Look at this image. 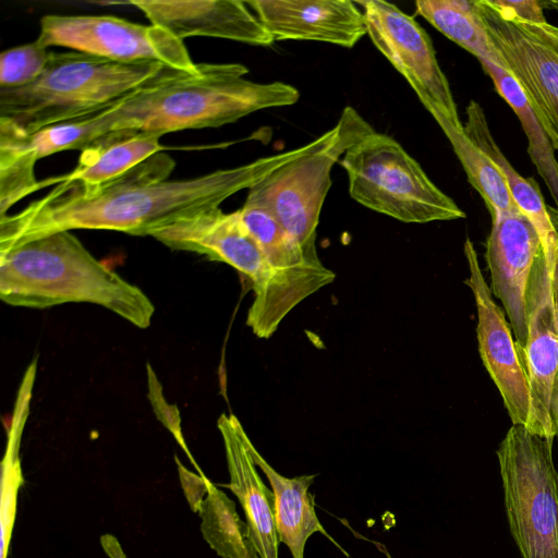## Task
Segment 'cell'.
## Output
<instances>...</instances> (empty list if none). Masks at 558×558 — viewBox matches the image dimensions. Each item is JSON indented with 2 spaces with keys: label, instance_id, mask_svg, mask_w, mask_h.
<instances>
[{
  "label": "cell",
  "instance_id": "1",
  "mask_svg": "<svg viewBox=\"0 0 558 558\" xmlns=\"http://www.w3.org/2000/svg\"><path fill=\"white\" fill-rule=\"evenodd\" d=\"M320 135L301 147L252 162L182 180H169L174 160L157 153L102 184L58 181L21 211L0 217V253L36 238L76 229L111 230L145 236L198 210L220 207L272 170L326 142Z\"/></svg>",
  "mask_w": 558,
  "mask_h": 558
},
{
  "label": "cell",
  "instance_id": "2",
  "mask_svg": "<svg viewBox=\"0 0 558 558\" xmlns=\"http://www.w3.org/2000/svg\"><path fill=\"white\" fill-rule=\"evenodd\" d=\"M241 63H197L195 72L178 71L140 87L87 114L94 142L112 133L163 135L191 129L218 128L253 112L291 106L300 92L283 82L244 78Z\"/></svg>",
  "mask_w": 558,
  "mask_h": 558
},
{
  "label": "cell",
  "instance_id": "3",
  "mask_svg": "<svg viewBox=\"0 0 558 558\" xmlns=\"http://www.w3.org/2000/svg\"><path fill=\"white\" fill-rule=\"evenodd\" d=\"M0 299L28 308L92 303L142 329L150 326L155 313L141 288L98 260L71 231L0 253Z\"/></svg>",
  "mask_w": 558,
  "mask_h": 558
},
{
  "label": "cell",
  "instance_id": "4",
  "mask_svg": "<svg viewBox=\"0 0 558 558\" xmlns=\"http://www.w3.org/2000/svg\"><path fill=\"white\" fill-rule=\"evenodd\" d=\"M178 71L160 63H122L77 51L51 52L35 82L0 88V119L31 135L98 111Z\"/></svg>",
  "mask_w": 558,
  "mask_h": 558
},
{
  "label": "cell",
  "instance_id": "5",
  "mask_svg": "<svg viewBox=\"0 0 558 558\" xmlns=\"http://www.w3.org/2000/svg\"><path fill=\"white\" fill-rule=\"evenodd\" d=\"M149 236L171 250L228 264L246 277L254 291L246 325L257 338H270L296 306L268 265L239 209L233 213H225L220 207L198 210L154 229Z\"/></svg>",
  "mask_w": 558,
  "mask_h": 558
},
{
  "label": "cell",
  "instance_id": "6",
  "mask_svg": "<svg viewBox=\"0 0 558 558\" xmlns=\"http://www.w3.org/2000/svg\"><path fill=\"white\" fill-rule=\"evenodd\" d=\"M339 162L348 174L350 196L371 210L407 223L465 217L399 142L373 128Z\"/></svg>",
  "mask_w": 558,
  "mask_h": 558
},
{
  "label": "cell",
  "instance_id": "7",
  "mask_svg": "<svg viewBox=\"0 0 558 558\" xmlns=\"http://www.w3.org/2000/svg\"><path fill=\"white\" fill-rule=\"evenodd\" d=\"M553 441L512 425L496 454L511 536L522 558H558V473Z\"/></svg>",
  "mask_w": 558,
  "mask_h": 558
},
{
  "label": "cell",
  "instance_id": "8",
  "mask_svg": "<svg viewBox=\"0 0 558 558\" xmlns=\"http://www.w3.org/2000/svg\"><path fill=\"white\" fill-rule=\"evenodd\" d=\"M371 129L355 109L345 107L327 142L272 170L248 190L246 198L268 209L312 260H320L316 229L332 166Z\"/></svg>",
  "mask_w": 558,
  "mask_h": 558
},
{
  "label": "cell",
  "instance_id": "9",
  "mask_svg": "<svg viewBox=\"0 0 558 558\" xmlns=\"http://www.w3.org/2000/svg\"><path fill=\"white\" fill-rule=\"evenodd\" d=\"M487 35L558 151V26L518 20L497 0H476Z\"/></svg>",
  "mask_w": 558,
  "mask_h": 558
},
{
  "label": "cell",
  "instance_id": "10",
  "mask_svg": "<svg viewBox=\"0 0 558 558\" xmlns=\"http://www.w3.org/2000/svg\"><path fill=\"white\" fill-rule=\"evenodd\" d=\"M37 40L122 63H160L195 72L184 41L155 25L110 15L48 14L40 19Z\"/></svg>",
  "mask_w": 558,
  "mask_h": 558
},
{
  "label": "cell",
  "instance_id": "11",
  "mask_svg": "<svg viewBox=\"0 0 558 558\" xmlns=\"http://www.w3.org/2000/svg\"><path fill=\"white\" fill-rule=\"evenodd\" d=\"M354 2L362 8L373 45L407 80L422 105L438 110L456 128L463 129L449 82L426 31L393 3Z\"/></svg>",
  "mask_w": 558,
  "mask_h": 558
},
{
  "label": "cell",
  "instance_id": "12",
  "mask_svg": "<svg viewBox=\"0 0 558 558\" xmlns=\"http://www.w3.org/2000/svg\"><path fill=\"white\" fill-rule=\"evenodd\" d=\"M525 307L527 339L523 348L517 347V351L531 390L532 424L529 430L553 441L555 432L549 399L558 371V258L549 263L543 250L533 264Z\"/></svg>",
  "mask_w": 558,
  "mask_h": 558
},
{
  "label": "cell",
  "instance_id": "13",
  "mask_svg": "<svg viewBox=\"0 0 558 558\" xmlns=\"http://www.w3.org/2000/svg\"><path fill=\"white\" fill-rule=\"evenodd\" d=\"M470 276L465 283L473 292L477 308L476 337L482 362L500 392L512 425L532 424L529 378L518 355L511 326L495 303L480 268L477 253L470 239L464 243Z\"/></svg>",
  "mask_w": 558,
  "mask_h": 558
},
{
  "label": "cell",
  "instance_id": "14",
  "mask_svg": "<svg viewBox=\"0 0 558 558\" xmlns=\"http://www.w3.org/2000/svg\"><path fill=\"white\" fill-rule=\"evenodd\" d=\"M492 221L485 251L490 291L502 303L517 347L523 348L527 339L526 288L542 245L521 211L499 214Z\"/></svg>",
  "mask_w": 558,
  "mask_h": 558
},
{
  "label": "cell",
  "instance_id": "15",
  "mask_svg": "<svg viewBox=\"0 0 558 558\" xmlns=\"http://www.w3.org/2000/svg\"><path fill=\"white\" fill-rule=\"evenodd\" d=\"M245 2L274 41L313 40L352 48L367 35L363 11L351 0Z\"/></svg>",
  "mask_w": 558,
  "mask_h": 558
},
{
  "label": "cell",
  "instance_id": "16",
  "mask_svg": "<svg viewBox=\"0 0 558 558\" xmlns=\"http://www.w3.org/2000/svg\"><path fill=\"white\" fill-rule=\"evenodd\" d=\"M151 25L184 41L187 37H215L253 46H270L272 37L245 1L132 0Z\"/></svg>",
  "mask_w": 558,
  "mask_h": 558
},
{
  "label": "cell",
  "instance_id": "17",
  "mask_svg": "<svg viewBox=\"0 0 558 558\" xmlns=\"http://www.w3.org/2000/svg\"><path fill=\"white\" fill-rule=\"evenodd\" d=\"M217 426L222 437L230 483L238 497L260 558H278L279 539L274 513V494L262 481L251 453V439L239 418L221 414Z\"/></svg>",
  "mask_w": 558,
  "mask_h": 558
},
{
  "label": "cell",
  "instance_id": "18",
  "mask_svg": "<svg viewBox=\"0 0 558 558\" xmlns=\"http://www.w3.org/2000/svg\"><path fill=\"white\" fill-rule=\"evenodd\" d=\"M239 211L268 265L296 305L335 280L336 274L322 260L307 258L298 242L264 206L246 198Z\"/></svg>",
  "mask_w": 558,
  "mask_h": 558
},
{
  "label": "cell",
  "instance_id": "19",
  "mask_svg": "<svg viewBox=\"0 0 558 558\" xmlns=\"http://www.w3.org/2000/svg\"><path fill=\"white\" fill-rule=\"evenodd\" d=\"M251 453L256 466L267 476L274 494L275 524L279 543L289 548L292 558H304L307 539L316 532L329 537L316 512L314 497L310 492L316 475L286 477L279 474L251 444Z\"/></svg>",
  "mask_w": 558,
  "mask_h": 558
},
{
  "label": "cell",
  "instance_id": "20",
  "mask_svg": "<svg viewBox=\"0 0 558 558\" xmlns=\"http://www.w3.org/2000/svg\"><path fill=\"white\" fill-rule=\"evenodd\" d=\"M160 137L149 132L108 134L81 150L80 160L71 172L47 179L41 185L58 181H77L88 185L109 182L163 149Z\"/></svg>",
  "mask_w": 558,
  "mask_h": 558
},
{
  "label": "cell",
  "instance_id": "21",
  "mask_svg": "<svg viewBox=\"0 0 558 558\" xmlns=\"http://www.w3.org/2000/svg\"><path fill=\"white\" fill-rule=\"evenodd\" d=\"M416 13L447 38L474 54L505 70L481 19L476 0H417Z\"/></svg>",
  "mask_w": 558,
  "mask_h": 558
},
{
  "label": "cell",
  "instance_id": "22",
  "mask_svg": "<svg viewBox=\"0 0 558 558\" xmlns=\"http://www.w3.org/2000/svg\"><path fill=\"white\" fill-rule=\"evenodd\" d=\"M426 109L450 142L469 182L482 196L492 219L499 214L520 211L497 165L468 137L463 129L456 128L438 110Z\"/></svg>",
  "mask_w": 558,
  "mask_h": 558
},
{
  "label": "cell",
  "instance_id": "23",
  "mask_svg": "<svg viewBox=\"0 0 558 558\" xmlns=\"http://www.w3.org/2000/svg\"><path fill=\"white\" fill-rule=\"evenodd\" d=\"M207 493L198 507L203 538L221 558H260L250 526L235 504L208 478Z\"/></svg>",
  "mask_w": 558,
  "mask_h": 558
},
{
  "label": "cell",
  "instance_id": "24",
  "mask_svg": "<svg viewBox=\"0 0 558 558\" xmlns=\"http://www.w3.org/2000/svg\"><path fill=\"white\" fill-rule=\"evenodd\" d=\"M481 64L492 77L498 94L519 118L527 138V153L549 190L558 210V161L555 159V149L548 136L530 108L517 81L507 71L490 62L483 61Z\"/></svg>",
  "mask_w": 558,
  "mask_h": 558
},
{
  "label": "cell",
  "instance_id": "25",
  "mask_svg": "<svg viewBox=\"0 0 558 558\" xmlns=\"http://www.w3.org/2000/svg\"><path fill=\"white\" fill-rule=\"evenodd\" d=\"M32 397L19 393L8 428L5 452L0 477V558H8L16 517L17 494L24 484L20 460V444L29 412Z\"/></svg>",
  "mask_w": 558,
  "mask_h": 558
},
{
  "label": "cell",
  "instance_id": "26",
  "mask_svg": "<svg viewBox=\"0 0 558 558\" xmlns=\"http://www.w3.org/2000/svg\"><path fill=\"white\" fill-rule=\"evenodd\" d=\"M37 160L23 133L0 119V217L7 216L16 202L43 187L35 177Z\"/></svg>",
  "mask_w": 558,
  "mask_h": 558
},
{
  "label": "cell",
  "instance_id": "27",
  "mask_svg": "<svg viewBox=\"0 0 558 558\" xmlns=\"http://www.w3.org/2000/svg\"><path fill=\"white\" fill-rule=\"evenodd\" d=\"M50 53L37 39L4 50L0 56V88H16L35 82L41 75Z\"/></svg>",
  "mask_w": 558,
  "mask_h": 558
},
{
  "label": "cell",
  "instance_id": "28",
  "mask_svg": "<svg viewBox=\"0 0 558 558\" xmlns=\"http://www.w3.org/2000/svg\"><path fill=\"white\" fill-rule=\"evenodd\" d=\"M497 2L508 9L518 20L529 23L547 22L544 14L542 3L536 0L523 1H500Z\"/></svg>",
  "mask_w": 558,
  "mask_h": 558
},
{
  "label": "cell",
  "instance_id": "29",
  "mask_svg": "<svg viewBox=\"0 0 558 558\" xmlns=\"http://www.w3.org/2000/svg\"><path fill=\"white\" fill-rule=\"evenodd\" d=\"M100 545L109 558H128L118 538L106 533L100 536Z\"/></svg>",
  "mask_w": 558,
  "mask_h": 558
},
{
  "label": "cell",
  "instance_id": "30",
  "mask_svg": "<svg viewBox=\"0 0 558 558\" xmlns=\"http://www.w3.org/2000/svg\"><path fill=\"white\" fill-rule=\"evenodd\" d=\"M549 413L551 418V424L554 427L555 436L558 437V371L554 377L550 399H549Z\"/></svg>",
  "mask_w": 558,
  "mask_h": 558
},
{
  "label": "cell",
  "instance_id": "31",
  "mask_svg": "<svg viewBox=\"0 0 558 558\" xmlns=\"http://www.w3.org/2000/svg\"><path fill=\"white\" fill-rule=\"evenodd\" d=\"M376 545H377V546H379L380 548H383L381 550L386 554V556H387L388 558H391V556L386 551L385 546H383L381 544H376Z\"/></svg>",
  "mask_w": 558,
  "mask_h": 558
}]
</instances>
